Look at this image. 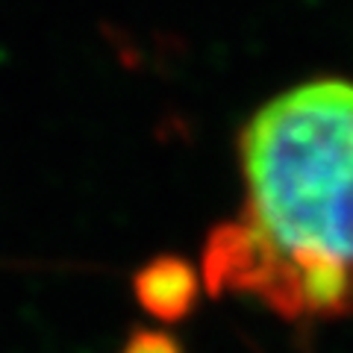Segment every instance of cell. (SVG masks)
<instances>
[{"label":"cell","instance_id":"obj_1","mask_svg":"<svg viewBox=\"0 0 353 353\" xmlns=\"http://www.w3.org/2000/svg\"><path fill=\"white\" fill-rule=\"evenodd\" d=\"M241 206L212 230L201 277L283 318L353 312V83L309 80L239 132Z\"/></svg>","mask_w":353,"mask_h":353},{"label":"cell","instance_id":"obj_2","mask_svg":"<svg viewBox=\"0 0 353 353\" xmlns=\"http://www.w3.org/2000/svg\"><path fill=\"white\" fill-rule=\"evenodd\" d=\"M197 274L189 262L176 256H162L148 262L136 274V297L150 315L162 321H176L194 306Z\"/></svg>","mask_w":353,"mask_h":353},{"label":"cell","instance_id":"obj_3","mask_svg":"<svg viewBox=\"0 0 353 353\" xmlns=\"http://www.w3.org/2000/svg\"><path fill=\"white\" fill-rule=\"evenodd\" d=\"M121 353H183V350L168 333H159V330H139Z\"/></svg>","mask_w":353,"mask_h":353}]
</instances>
